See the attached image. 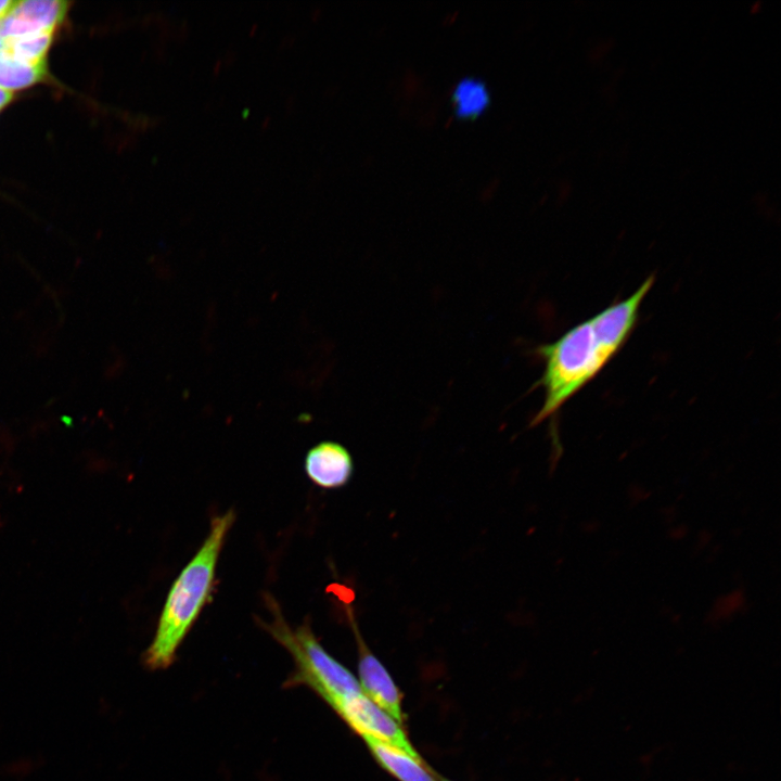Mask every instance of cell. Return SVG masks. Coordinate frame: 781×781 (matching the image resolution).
<instances>
[{"label":"cell","mask_w":781,"mask_h":781,"mask_svg":"<svg viewBox=\"0 0 781 781\" xmlns=\"http://www.w3.org/2000/svg\"><path fill=\"white\" fill-rule=\"evenodd\" d=\"M265 600L272 618L259 619L258 624L291 654L295 665L285 687L309 688L334 712L348 699L363 693L358 678L324 650L308 623L291 627L277 601L271 596Z\"/></svg>","instance_id":"3"},{"label":"cell","mask_w":781,"mask_h":781,"mask_svg":"<svg viewBox=\"0 0 781 781\" xmlns=\"http://www.w3.org/2000/svg\"><path fill=\"white\" fill-rule=\"evenodd\" d=\"M53 31H40L24 35L7 41L0 55H5L27 63L46 61Z\"/></svg>","instance_id":"11"},{"label":"cell","mask_w":781,"mask_h":781,"mask_svg":"<svg viewBox=\"0 0 781 781\" xmlns=\"http://www.w3.org/2000/svg\"><path fill=\"white\" fill-rule=\"evenodd\" d=\"M47 75V62L27 63L0 55V87L12 91L29 87Z\"/></svg>","instance_id":"10"},{"label":"cell","mask_w":781,"mask_h":781,"mask_svg":"<svg viewBox=\"0 0 781 781\" xmlns=\"http://www.w3.org/2000/svg\"><path fill=\"white\" fill-rule=\"evenodd\" d=\"M344 609L356 637L359 658L358 681L363 694L404 726L405 715L401 706V694L396 683L361 637L351 606L345 603Z\"/></svg>","instance_id":"5"},{"label":"cell","mask_w":781,"mask_h":781,"mask_svg":"<svg viewBox=\"0 0 781 781\" xmlns=\"http://www.w3.org/2000/svg\"><path fill=\"white\" fill-rule=\"evenodd\" d=\"M451 101L459 118L473 119L487 110L490 94L484 80L464 77L454 86Z\"/></svg>","instance_id":"8"},{"label":"cell","mask_w":781,"mask_h":781,"mask_svg":"<svg viewBox=\"0 0 781 781\" xmlns=\"http://www.w3.org/2000/svg\"><path fill=\"white\" fill-rule=\"evenodd\" d=\"M16 1L0 0V20L3 18L14 7Z\"/></svg>","instance_id":"12"},{"label":"cell","mask_w":781,"mask_h":781,"mask_svg":"<svg viewBox=\"0 0 781 781\" xmlns=\"http://www.w3.org/2000/svg\"><path fill=\"white\" fill-rule=\"evenodd\" d=\"M335 713L361 738L369 737L422 758L404 727L363 693L345 701Z\"/></svg>","instance_id":"4"},{"label":"cell","mask_w":781,"mask_h":781,"mask_svg":"<svg viewBox=\"0 0 781 781\" xmlns=\"http://www.w3.org/2000/svg\"><path fill=\"white\" fill-rule=\"evenodd\" d=\"M232 510L216 515L207 537L172 582L143 661L150 669H165L212 599L216 567L226 537L234 522Z\"/></svg>","instance_id":"2"},{"label":"cell","mask_w":781,"mask_h":781,"mask_svg":"<svg viewBox=\"0 0 781 781\" xmlns=\"http://www.w3.org/2000/svg\"><path fill=\"white\" fill-rule=\"evenodd\" d=\"M654 281V276L648 277L627 298L611 304L558 340L536 348L543 363L536 386L543 390V400L532 426L554 418L622 350L638 323L640 308Z\"/></svg>","instance_id":"1"},{"label":"cell","mask_w":781,"mask_h":781,"mask_svg":"<svg viewBox=\"0 0 781 781\" xmlns=\"http://www.w3.org/2000/svg\"><path fill=\"white\" fill-rule=\"evenodd\" d=\"M363 742L380 766L399 781H437L433 771L407 752L375 740L362 737Z\"/></svg>","instance_id":"7"},{"label":"cell","mask_w":781,"mask_h":781,"mask_svg":"<svg viewBox=\"0 0 781 781\" xmlns=\"http://www.w3.org/2000/svg\"><path fill=\"white\" fill-rule=\"evenodd\" d=\"M67 9L66 1L27 0L16 1L11 11L42 30L54 31L64 20Z\"/></svg>","instance_id":"9"},{"label":"cell","mask_w":781,"mask_h":781,"mask_svg":"<svg viewBox=\"0 0 781 781\" xmlns=\"http://www.w3.org/2000/svg\"><path fill=\"white\" fill-rule=\"evenodd\" d=\"M305 471L317 486L328 489L340 488L346 485L353 475V458L343 445L322 441L307 452Z\"/></svg>","instance_id":"6"},{"label":"cell","mask_w":781,"mask_h":781,"mask_svg":"<svg viewBox=\"0 0 781 781\" xmlns=\"http://www.w3.org/2000/svg\"><path fill=\"white\" fill-rule=\"evenodd\" d=\"M12 91L5 90L0 87V110L12 100Z\"/></svg>","instance_id":"13"},{"label":"cell","mask_w":781,"mask_h":781,"mask_svg":"<svg viewBox=\"0 0 781 781\" xmlns=\"http://www.w3.org/2000/svg\"><path fill=\"white\" fill-rule=\"evenodd\" d=\"M437 781H451V780H448V779H445V778H439Z\"/></svg>","instance_id":"14"}]
</instances>
